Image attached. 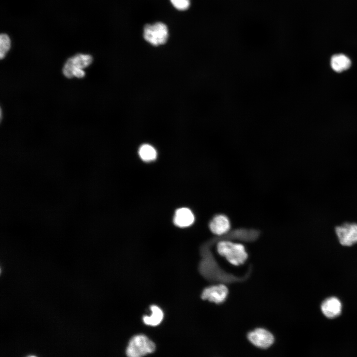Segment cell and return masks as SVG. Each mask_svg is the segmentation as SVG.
Returning <instances> with one entry per match:
<instances>
[{
  "mask_svg": "<svg viewBox=\"0 0 357 357\" xmlns=\"http://www.w3.org/2000/svg\"><path fill=\"white\" fill-rule=\"evenodd\" d=\"M247 338L254 346L263 349L269 348L274 342L273 334L263 328H257L249 332Z\"/></svg>",
  "mask_w": 357,
  "mask_h": 357,
  "instance_id": "cell-6",
  "label": "cell"
},
{
  "mask_svg": "<svg viewBox=\"0 0 357 357\" xmlns=\"http://www.w3.org/2000/svg\"><path fill=\"white\" fill-rule=\"evenodd\" d=\"M330 63L331 67L334 71L340 72L350 67L351 61L347 56L340 54L332 57Z\"/></svg>",
  "mask_w": 357,
  "mask_h": 357,
  "instance_id": "cell-12",
  "label": "cell"
},
{
  "mask_svg": "<svg viewBox=\"0 0 357 357\" xmlns=\"http://www.w3.org/2000/svg\"><path fill=\"white\" fill-rule=\"evenodd\" d=\"M321 308L322 313L326 317L333 318L341 313L342 304L338 298L331 297L327 298L322 302Z\"/></svg>",
  "mask_w": 357,
  "mask_h": 357,
  "instance_id": "cell-10",
  "label": "cell"
},
{
  "mask_svg": "<svg viewBox=\"0 0 357 357\" xmlns=\"http://www.w3.org/2000/svg\"><path fill=\"white\" fill-rule=\"evenodd\" d=\"M155 344L147 337L137 335L129 341L126 350V354L129 357H140L154 352Z\"/></svg>",
  "mask_w": 357,
  "mask_h": 357,
  "instance_id": "cell-3",
  "label": "cell"
},
{
  "mask_svg": "<svg viewBox=\"0 0 357 357\" xmlns=\"http://www.w3.org/2000/svg\"><path fill=\"white\" fill-rule=\"evenodd\" d=\"M71 75L72 77L83 78L85 75V72L83 69L74 68L71 71Z\"/></svg>",
  "mask_w": 357,
  "mask_h": 357,
  "instance_id": "cell-17",
  "label": "cell"
},
{
  "mask_svg": "<svg viewBox=\"0 0 357 357\" xmlns=\"http://www.w3.org/2000/svg\"><path fill=\"white\" fill-rule=\"evenodd\" d=\"M143 36L146 41L154 46L164 44L168 37V28L162 22L146 25L144 28Z\"/></svg>",
  "mask_w": 357,
  "mask_h": 357,
  "instance_id": "cell-4",
  "label": "cell"
},
{
  "mask_svg": "<svg viewBox=\"0 0 357 357\" xmlns=\"http://www.w3.org/2000/svg\"><path fill=\"white\" fill-rule=\"evenodd\" d=\"M217 248L220 255L236 266L243 264L248 257L244 246L240 243L222 240L218 243Z\"/></svg>",
  "mask_w": 357,
  "mask_h": 357,
  "instance_id": "cell-2",
  "label": "cell"
},
{
  "mask_svg": "<svg viewBox=\"0 0 357 357\" xmlns=\"http://www.w3.org/2000/svg\"><path fill=\"white\" fill-rule=\"evenodd\" d=\"M194 220V215L191 210L188 208L182 207L176 211L173 222L178 227L186 228L191 226Z\"/></svg>",
  "mask_w": 357,
  "mask_h": 357,
  "instance_id": "cell-9",
  "label": "cell"
},
{
  "mask_svg": "<svg viewBox=\"0 0 357 357\" xmlns=\"http://www.w3.org/2000/svg\"><path fill=\"white\" fill-rule=\"evenodd\" d=\"M138 154L141 159L145 162L153 161L157 156L156 149L148 144H143L140 147Z\"/></svg>",
  "mask_w": 357,
  "mask_h": 357,
  "instance_id": "cell-14",
  "label": "cell"
},
{
  "mask_svg": "<svg viewBox=\"0 0 357 357\" xmlns=\"http://www.w3.org/2000/svg\"><path fill=\"white\" fill-rule=\"evenodd\" d=\"M11 42L9 36L6 34L0 35V57L1 59L4 58L10 48Z\"/></svg>",
  "mask_w": 357,
  "mask_h": 357,
  "instance_id": "cell-15",
  "label": "cell"
},
{
  "mask_svg": "<svg viewBox=\"0 0 357 357\" xmlns=\"http://www.w3.org/2000/svg\"><path fill=\"white\" fill-rule=\"evenodd\" d=\"M173 6L178 10H184L190 5V0H170Z\"/></svg>",
  "mask_w": 357,
  "mask_h": 357,
  "instance_id": "cell-16",
  "label": "cell"
},
{
  "mask_svg": "<svg viewBox=\"0 0 357 357\" xmlns=\"http://www.w3.org/2000/svg\"><path fill=\"white\" fill-rule=\"evenodd\" d=\"M92 60L93 58L90 55L81 54L76 55L67 60L63 67V73L66 77L72 78V69H83L90 65Z\"/></svg>",
  "mask_w": 357,
  "mask_h": 357,
  "instance_id": "cell-8",
  "label": "cell"
},
{
  "mask_svg": "<svg viewBox=\"0 0 357 357\" xmlns=\"http://www.w3.org/2000/svg\"><path fill=\"white\" fill-rule=\"evenodd\" d=\"M209 228L211 231L217 235H222L228 232L230 229L228 218L223 214L216 215L210 221Z\"/></svg>",
  "mask_w": 357,
  "mask_h": 357,
  "instance_id": "cell-11",
  "label": "cell"
},
{
  "mask_svg": "<svg viewBox=\"0 0 357 357\" xmlns=\"http://www.w3.org/2000/svg\"><path fill=\"white\" fill-rule=\"evenodd\" d=\"M201 255L202 259L199 264V270L201 275L207 280L230 284L244 281L249 276L250 270L242 277H237L223 270L206 247L202 248Z\"/></svg>",
  "mask_w": 357,
  "mask_h": 357,
  "instance_id": "cell-1",
  "label": "cell"
},
{
  "mask_svg": "<svg viewBox=\"0 0 357 357\" xmlns=\"http://www.w3.org/2000/svg\"><path fill=\"white\" fill-rule=\"evenodd\" d=\"M151 314L150 316H144L143 318L144 323L152 326L158 325L162 321L164 313L162 310L157 305L150 307Z\"/></svg>",
  "mask_w": 357,
  "mask_h": 357,
  "instance_id": "cell-13",
  "label": "cell"
},
{
  "mask_svg": "<svg viewBox=\"0 0 357 357\" xmlns=\"http://www.w3.org/2000/svg\"><path fill=\"white\" fill-rule=\"evenodd\" d=\"M228 294V288L222 284H219L204 289L202 292L201 298L203 300L221 304L226 300Z\"/></svg>",
  "mask_w": 357,
  "mask_h": 357,
  "instance_id": "cell-7",
  "label": "cell"
},
{
  "mask_svg": "<svg viewBox=\"0 0 357 357\" xmlns=\"http://www.w3.org/2000/svg\"><path fill=\"white\" fill-rule=\"evenodd\" d=\"M335 230L342 245L350 246L357 243V223H345L337 226Z\"/></svg>",
  "mask_w": 357,
  "mask_h": 357,
  "instance_id": "cell-5",
  "label": "cell"
}]
</instances>
